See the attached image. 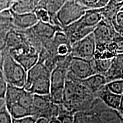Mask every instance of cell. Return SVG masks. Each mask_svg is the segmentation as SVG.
<instances>
[{
  "mask_svg": "<svg viewBox=\"0 0 123 123\" xmlns=\"http://www.w3.org/2000/svg\"><path fill=\"white\" fill-rule=\"evenodd\" d=\"M14 1L9 0H0V13L11 8Z\"/></svg>",
  "mask_w": 123,
  "mask_h": 123,
  "instance_id": "4dcf8cb0",
  "label": "cell"
},
{
  "mask_svg": "<svg viewBox=\"0 0 123 123\" xmlns=\"http://www.w3.org/2000/svg\"><path fill=\"white\" fill-rule=\"evenodd\" d=\"M96 97L82 83L67 72L62 105L72 115L88 108Z\"/></svg>",
  "mask_w": 123,
  "mask_h": 123,
  "instance_id": "6da1fadb",
  "label": "cell"
},
{
  "mask_svg": "<svg viewBox=\"0 0 123 123\" xmlns=\"http://www.w3.org/2000/svg\"><path fill=\"white\" fill-rule=\"evenodd\" d=\"M68 73L80 80H84L96 74L93 59L86 60L73 57L68 68Z\"/></svg>",
  "mask_w": 123,
  "mask_h": 123,
  "instance_id": "52a82bcc",
  "label": "cell"
},
{
  "mask_svg": "<svg viewBox=\"0 0 123 123\" xmlns=\"http://www.w3.org/2000/svg\"><path fill=\"white\" fill-rule=\"evenodd\" d=\"M87 10H95L103 8L107 5L109 1L106 0H81L78 1Z\"/></svg>",
  "mask_w": 123,
  "mask_h": 123,
  "instance_id": "7402d4cb",
  "label": "cell"
},
{
  "mask_svg": "<svg viewBox=\"0 0 123 123\" xmlns=\"http://www.w3.org/2000/svg\"><path fill=\"white\" fill-rule=\"evenodd\" d=\"M6 108L13 119H19L31 116L30 111L17 103L14 104Z\"/></svg>",
  "mask_w": 123,
  "mask_h": 123,
  "instance_id": "ffe728a7",
  "label": "cell"
},
{
  "mask_svg": "<svg viewBox=\"0 0 123 123\" xmlns=\"http://www.w3.org/2000/svg\"><path fill=\"white\" fill-rule=\"evenodd\" d=\"M38 1H14L10 10L14 13L19 14L34 13L38 6Z\"/></svg>",
  "mask_w": 123,
  "mask_h": 123,
  "instance_id": "e0dca14e",
  "label": "cell"
},
{
  "mask_svg": "<svg viewBox=\"0 0 123 123\" xmlns=\"http://www.w3.org/2000/svg\"><path fill=\"white\" fill-rule=\"evenodd\" d=\"M95 28L86 27L80 20L75 21L70 25L62 29L71 44L83 39L93 32Z\"/></svg>",
  "mask_w": 123,
  "mask_h": 123,
  "instance_id": "ba28073f",
  "label": "cell"
},
{
  "mask_svg": "<svg viewBox=\"0 0 123 123\" xmlns=\"http://www.w3.org/2000/svg\"><path fill=\"white\" fill-rule=\"evenodd\" d=\"M5 104V101L4 99H0V108L2 106H3Z\"/></svg>",
  "mask_w": 123,
  "mask_h": 123,
  "instance_id": "d590c367",
  "label": "cell"
},
{
  "mask_svg": "<svg viewBox=\"0 0 123 123\" xmlns=\"http://www.w3.org/2000/svg\"><path fill=\"white\" fill-rule=\"evenodd\" d=\"M87 9L78 1H66L57 13V18L62 29L79 20Z\"/></svg>",
  "mask_w": 123,
  "mask_h": 123,
  "instance_id": "277c9868",
  "label": "cell"
},
{
  "mask_svg": "<svg viewBox=\"0 0 123 123\" xmlns=\"http://www.w3.org/2000/svg\"><path fill=\"white\" fill-rule=\"evenodd\" d=\"M13 118L6 107L5 104L0 108V123H12Z\"/></svg>",
  "mask_w": 123,
  "mask_h": 123,
  "instance_id": "f1b7e54d",
  "label": "cell"
},
{
  "mask_svg": "<svg viewBox=\"0 0 123 123\" xmlns=\"http://www.w3.org/2000/svg\"><path fill=\"white\" fill-rule=\"evenodd\" d=\"M59 115V105L54 103L50 94L34 95L33 117L37 119L44 117L51 120Z\"/></svg>",
  "mask_w": 123,
  "mask_h": 123,
  "instance_id": "3957f363",
  "label": "cell"
},
{
  "mask_svg": "<svg viewBox=\"0 0 123 123\" xmlns=\"http://www.w3.org/2000/svg\"><path fill=\"white\" fill-rule=\"evenodd\" d=\"M32 29L42 42V47L44 43L53 39L56 33L59 31H62L61 27L41 21L34 26Z\"/></svg>",
  "mask_w": 123,
  "mask_h": 123,
  "instance_id": "30bf717a",
  "label": "cell"
},
{
  "mask_svg": "<svg viewBox=\"0 0 123 123\" xmlns=\"http://www.w3.org/2000/svg\"><path fill=\"white\" fill-rule=\"evenodd\" d=\"M96 42L93 33L72 44L71 55L73 57L86 60L94 58Z\"/></svg>",
  "mask_w": 123,
  "mask_h": 123,
  "instance_id": "8992f818",
  "label": "cell"
},
{
  "mask_svg": "<svg viewBox=\"0 0 123 123\" xmlns=\"http://www.w3.org/2000/svg\"><path fill=\"white\" fill-rule=\"evenodd\" d=\"M123 7V1H109L107 5L99 9L103 19L111 25L118 12Z\"/></svg>",
  "mask_w": 123,
  "mask_h": 123,
  "instance_id": "2e32d148",
  "label": "cell"
},
{
  "mask_svg": "<svg viewBox=\"0 0 123 123\" xmlns=\"http://www.w3.org/2000/svg\"><path fill=\"white\" fill-rule=\"evenodd\" d=\"M113 41L116 46L117 54H123V36L116 33Z\"/></svg>",
  "mask_w": 123,
  "mask_h": 123,
  "instance_id": "f546056e",
  "label": "cell"
},
{
  "mask_svg": "<svg viewBox=\"0 0 123 123\" xmlns=\"http://www.w3.org/2000/svg\"><path fill=\"white\" fill-rule=\"evenodd\" d=\"M112 25L116 33L123 36V11L120 10L117 14L112 22Z\"/></svg>",
  "mask_w": 123,
  "mask_h": 123,
  "instance_id": "cb8c5ba5",
  "label": "cell"
},
{
  "mask_svg": "<svg viewBox=\"0 0 123 123\" xmlns=\"http://www.w3.org/2000/svg\"><path fill=\"white\" fill-rule=\"evenodd\" d=\"M104 76L107 83L116 80H123V54L117 55L112 60L111 66Z\"/></svg>",
  "mask_w": 123,
  "mask_h": 123,
  "instance_id": "4fadbf2b",
  "label": "cell"
},
{
  "mask_svg": "<svg viewBox=\"0 0 123 123\" xmlns=\"http://www.w3.org/2000/svg\"><path fill=\"white\" fill-rule=\"evenodd\" d=\"M112 60L93 59L94 68L96 74L105 75L111 66Z\"/></svg>",
  "mask_w": 123,
  "mask_h": 123,
  "instance_id": "44dd1931",
  "label": "cell"
},
{
  "mask_svg": "<svg viewBox=\"0 0 123 123\" xmlns=\"http://www.w3.org/2000/svg\"><path fill=\"white\" fill-rule=\"evenodd\" d=\"M12 12L13 28L17 31H24L31 29L39 22L34 13L19 14L12 11Z\"/></svg>",
  "mask_w": 123,
  "mask_h": 123,
  "instance_id": "8fae6325",
  "label": "cell"
},
{
  "mask_svg": "<svg viewBox=\"0 0 123 123\" xmlns=\"http://www.w3.org/2000/svg\"><path fill=\"white\" fill-rule=\"evenodd\" d=\"M24 42L22 34L14 29H12L7 33L6 48L8 50L15 48Z\"/></svg>",
  "mask_w": 123,
  "mask_h": 123,
  "instance_id": "d6986e66",
  "label": "cell"
},
{
  "mask_svg": "<svg viewBox=\"0 0 123 123\" xmlns=\"http://www.w3.org/2000/svg\"><path fill=\"white\" fill-rule=\"evenodd\" d=\"M68 70L56 67L51 73L50 96L54 103L62 105Z\"/></svg>",
  "mask_w": 123,
  "mask_h": 123,
  "instance_id": "5b68a950",
  "label": "cell"
},
{
  "mask_svg": "<svg viewBox=\"0 0 123 123\" xmlns=\"http://www.w3.org/2000/svg\"><path fill=\"white\" fill-rule=\"evenodd\" d=\"M66 1H38V6L46 9L50 15V24L61 27L57 18V13Z\"/></svg>",
  "mask_w": 123,
  "mask_h": 123,
  "instance_id": "7c38bea8",
  "label": "cell"
},
{
  "mask_svg": "<svg viewBox=\"0 0 123 123\" xmlns=\"http://www.w3.org/2000/svg\"><path fill=\"white\" fill-rule=\"evenodd\" d=\"M34 14L39 21L50 24V15L46 9L42 7H37L35 10Z\"/></svg>",
  "mask_w": 123,
  "mask_h": 123,
  "instance_id": "83f0119b",
  "label": "cell"
},
{
  "mask_svg": "<svg viewBox=\"0 0 123 123\" xmlns=\"http://www.w3.org/2000/svg\"><path fill=\"white\" fill-rule=\"evenodd\" d=\"M106 86L110 91L115 94L121 95L123 93V80H116L108 83Z\"/></svg>",
  "mask_w": 123,
  "mask_h": 123,
  "instance_id": "d4e9b609",
  "label": "cell"
},
{
  "mask_svg": "<svg viewBox=\"0 0 123 123\" xmlns=\"http://www.w3.org/2000/svg\"><path fill=\"white\" fill-rule=\"evenodd\" d=\"M12 29H14L13 26L0 24V53L6 47L7 33Z\"/></svg>",
  "mask_w": 123,
  "mask_h": 123,
  "instance_id": "603a6c76",
  "label": "cell"
},
{
  "mask_svg": "<svg viewBox=\"0 0 123 123\" xmlns=\"http://www.w3.org/2000/svg\"><path fill=\"white\" fill-rule=\"evenodd\" d=\"M7 86L8 84L3 73L2 59H1L0 62V99H4Z\"/></svg>",
  "mask_w": 123,
  "mask_h": 123,
  "instance_id": "4316f807",
  "label": "cell"
},
{
  "mask_svg": "<svg viewBox=\"0 0 123 123\" xmlns=\"http://www.w3.org/2000/svg\"><path fill=\"white\" fill-rule=\"evenodd\" d=\"M102 19L103 17L99 9L87 10L79 19L81 22L88 28H95Z\"/></svg>",
  "mask_w": 123,
  "mask_h": 123,
  "instance_id": "ac0fdd59",
  "label": "cell"
},
{
  "mask_svg": "<svg viewBox=\"0 0 123 123\" xmlns=\"http://www.w3.org/2000/svg\"><path fill=\"white\" fill-rule=\"evenodd\" d=\"M58 119L61 123H75L74 115L66 111L62 105H59V115Z\"/></svg>",
  "mask_w": 123,
  "mask_h": 123,
  "instance_id": "484cf974",
  "label": "cell"
},
{
  "mask_svg": "<svg viewBox=\"0 0 123 123\" xmlns=\"http://www.w3.org/2000/svg\"><path fill=\"white\" fill-rule=\"evenodd\" d=\"M121 97V95L115 94L110 91L106 85L97 94V98H99L105 105L117 111L119 108Z\"/></svg>",
  "mask_w": 123,
  "mask_h": 123,
  "instance_id": "5bb4252c",
  "label": "cell"
},
{
  "mask_svg": "<svg viewBox=\"0 0 123 123\" xmlns=\"http://www.w3.org/2000/svg\"><path fill=\"white\" fill-rule=\"evenodd\" d=\"M50 120L44 117H40L37 120L35 123H49Z\"/></svg>",
  "mask_w": 123,
  "mask_h": 123,
  "instance_id": "836d02e7",
  "label": "cell"
},
{
  "mask_svg": "<svg viewBox=\"0 0 123 123\" xmlns=\"http://www.w3.org/2000/svg\"><path fill=\"white\" fill-rule=\"evenodd\" d=\"M1 54L0 53V62H1Z\"/></svg>",
  "mask_w": 123,
  "mask_h": 123,
  "instance_id": "8d00e7d4",
  "label": "cell"
},
{
  "mask_svg": "<svg viewBox=\"0 0 123 123\" xmlns=\"http://www.w3.org/2000/svg\"><path fill=\"white\" fill-rule=\"evenodd\" d=\"M117 111L120 113V115L123 117V93L121 95L120 103V105L118 108Z\"/></svg>",
  "mask_w": 123,
  "mask_h": 123,
  "instance_id": "d6a6232c",
  "label": "cell"
},
{
  "mask_svg": "<svg viewBox=\"0 0 123 123\" xmlns=\"http://www.w3.org/2000/svg\"><path fill=\"white\" fill-rule=\"evenodd\" d=\"M1 54L2 70L9 85L24 88L27 80V71L9 54L6 48Z\"/></svg>",
  "mask_w": 123,
  "mask_h": 123,
  "instance_id": "7a4b0ae2",
  "label": "cell"
},
{
  "mask_svg": "<svg viewBox=\"0 0 123 123\" xmlns=\"http://www.w3.org/2000/svg\"><path fill=\"white\" fill-rule=\"evenodd\" d=\"M121 10H122V11H123V8L121 9Z\"/></svg>",
  "mask_w": 123,
  "mask_h": 123,
  "instance_id": "74e56055",
  "label": "cell"
},
{
  "mask_svg": "<svg viewBox=\"0 0 123 123\" xmlns=\"http://www.w3.org/2000/svg\"><path fill=\"white\" fill-rule=\"evenodd\" d=\"M37 120L34 117L29 116L19 119H13L12 123H35Z\"/></svg>",
  "mask_w": 123,
  "mask_h": 123,
  "instance_id": "1f68e13d",
  "label": "cell"
},
{
  "mask_svg": "<svg viewBox=\"0 0 123 123\" xmlns=\"http://www.w3.org/2000/svg\"><path fill=\"white\" fill-rule=\"evenodd\" d=\"M86 88L97 98V94L107 84L105 77L103 75L95 74L87 79L81 80Z\"/></svg>",
  "mask_w": 123,
  "mask_h": 123,
  "instance_id": "9a60e30c",
  "label": "cell"
},
{
  "mask_svg": "<svg viewBox=\"0 0 123 123\" xmlns=\"http://www.w3.org/2000/svg\"><path fill=\"white\" fill-rule=\"evenodd\" d=\"M49 123H61V121L58 119V118H56V119H52Z\"/></svg>",
  "mask_w": 123,
  "mask_h": 123,
  "instance_id": "e575fe53",
  "label": "cell"
},
{
  "mask_svg": "<svg viewBox=\"0 0 123 123\" xmlns=\"http://www.w3.org/2000/svg\"><path fill=\"white\" fill-rule=\"evenodd\" d=\"M96 44L108 43L113 41L116 34L112 25L102 19L93 32Z\"/></svg>",
  "mask_w": 123,
  "mask_h": 123,
  "instance_id": "9c48e42d",
  "label": "cell"
}]
</instances>
